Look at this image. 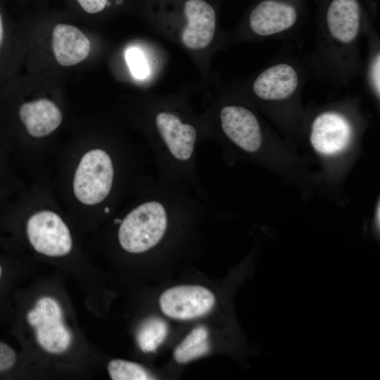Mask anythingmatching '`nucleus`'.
<instances>
[{
  "label": "nucleus",
  "mask_w": 380,
  "mask_h": 380,
  "mask_svg": "<svg viewBox=\"0 0 380 380\" xmlns=\"http://www.w3.org/2000/svg\"><path fill=\"white\" fill-rule=\"evenodd\" d=\"M111 149L94 148L81 158L75 172L72 188L81 203H106L115 191L118 179V160Z\"/></svg>",
  "instance_id": "obj_1"
},
{
  "label": "nucleus",
  "mask_w": 380,
  "mask_h": 380,
  "mask_svg": "<svg viewBox=\"0 0 380 380\" xmlns=\"http://www.w3.org/2000/svg\"><path fill=\"white\" fill-rule=\"evenodd\" d=\"M26 232L31 246L43 255L61 257L72 250L70 229L53 211L42 210L32 214L27 222Z\"/></svg>",
  "instance_id": "obj_2"
},
{
  "label": "nucleus",
  "mask_w": 380,
  "mask_h": 380,
  "mask_svg": "<svg viewBox=\"0 0 380 380\" xmlns=\"http://www.w3.org/2000/svg\"><path fill=\"white\" fill-rule=\"evenodd\" d=\"M27 319L34 329L37 341L43 349L58 354L68 348L71 333L63 322L61 308L55 299L40 298L28 312Z\"/></svg>",
  "instance_id": "obj_3"
},
{
  "label": "nucleus",
  "mask_w": 380,
  "mask_h": 380,
  "mask_svg": "<svg viewBox=\"0 0 380 380\" xmlns=\"http://www.w3.org/2000/svg\"><path fill=\"white\" fill-rule=\"evenodd\" d=\"M215 296L208 289L198 285H181L165 290L159 305L166 316L188 320L203 316L214 307Z\"/></svg>",
  "instance_id": "obj_4"
},
{
  "label": "nucleus",
  "mask_w": 380,
  "mask_h": 380,
  "mask_svg": "<svg viewBox=\"0 0 380 380\" xmlns=\"http://www.w3.org/2000/svg\"><path fill=\"white\" fill-rule=\"evenodd\" d=\"M219 119L223 135L237 150L246 154L260 150L262 142L260 126L249 109L227 105L220 110Z\"/></svg>",
  "instance_id": "obj_5"
},
{
  "label": "nucleus",
  "mask_w": 380,
  "mask_h": 380,
  "mask_svg": "<svg viewBox=\"0 0 380 380\" xmlns=\"http://www.w3.org/2000/svg\"><path fill=\"white\" fill-rule=\"evenodd\" d=\"M351 127L341 115L327 112L319 115L312 125L310 142L314 149L322 155H334L348 146Z\"/></svg>",
  "instance_id": "obj_6"
},
{
  "label": "nucleus",
  "mask_w": 380,
  "mask_h": 380,
  "mask_svg": "<svg viewBox=\"0 0 380 380\" xmlns=\"http://www.w3.org/2000/svg\"><path fill=\"white\" fill-rule=\"evenodd\" d=\"M187 25L182 33L183 43L189 49H201L212 41L216 16L213 8L203 0H188L184 5Z\"/></svg>",
  "instance_id": "obj_7"
},
{
  "label": "nucleus",
  "mask_w": 380,
  "mask_h": 380,
  "mask_svg": "<svg viewBox=\"0 0 380 380\" xmlns=\"http://www.w3.org/2000/svg\"><path fill=\"white\" fill-rule=\"evenodd\" d=\"M297 11L292 5L277 0H265L251 12L250 26L260 36L272 35L292 27Z\"/></svg>",
  "instance_id": "obj_8"
},
{
  "label": "nucleus",
  "mask_w": 380,
  "mask_h": 380,
  "mask_svg": "<svg viewBox=\"0 0 380 380\" xmlns=\"http://www.w3.org/2000/svg\"><path fill=\"white\" fill-rule=\"evenodd\" d=\"M298 77L290 65L281 63L262 72L253 83L255 94L264 100H282L289 97L297 89Z\"/></svg>",
  "instance_id": "obj_9"
},
{
  "label": "nucleus",
  "mask_w": 380,
  "mask_h": 380,
  "mask_svg": "<svg viewBox=\"0 0 380 380\" xmlns=\"http://www.w3.org/2000/svg\"><path fill=\"white\" fill-rule=\"evenodd\" d=\"M20 121L33 137H44L56 129L61 123L62 113L50 100L40 99L23 103L19 108Z\"/></svg>",
  "instance_id": "obj_10"
},
{
  "label": "nucleus",
  "mask_w": 380,
  "mask_h": 380,
  "mask_svg": "<svg viewBox=\"0 0 380 380\" xmlns=\"http://www.w3.org/2000/svg\"><path fill=\"white\" fill-rule=\"evenodd\" d=\"M52 46L56 61L64 66L80 63L90 51L89 39L80 30L67 24H58L54 27Z\"/></svg>",
  "instance_id": "obj_11"
},
{
  "label": "nucleus",
  "mask_w": 380,
  "mask_h": 380,
  "mask_svg": "<svg viewBox=\"0 0 380 380\" xmlns=\"http://www.w3.org/2000/svg\"><path fill=\"white\" fill-rule=\"evenodd\" d=\"M328 28L332 37L343 42L353 41L360 30V10L357 0H332L327 13Z\"/></svg>",
  "instance_id": "obj_12"
},
{
  "label": "nucleus",
  "mask_w": 380,
  "mask_h": 380,
  "mask_svg": "<svg viewBox=\"0 0 380 380\" xmlns=\"http://www.w3.org/2000/svg\"><path fill=\"white\" fill-rule=\"evenodd\" d=\"M208 338L205 327H195L175 349V360L179 363H186L207 354L210 350Z\"/></svg>",
  "instance_id": "obj_13"
},
{
  "label": "nucleus",
  "mask_w": 380,
  "mask_h": 380,
  "mask_svg": "<svg viewBox=\"0 0 380 380\" xmlns=\"http://www.w3.org/2000/svg\"><path fill=\"white\" fill-rule=\"evenodd\" d=\"M166 322L159 317H149L140 327L137 333V343L144 353L155 351L164 341L167 334Z\"/></svg>",
  "instance_id": "obj_14"
},
{
  "label": "nucleus",
  "mask_w": 380,
  "mask_h": 380,
  "mask_svg": "<svg viewBox=\"0 0 380 380\" xmlns=\"http://www.w3.org/2000/svg\"><path fill=\"white\" fill-rule=\"evenodd\" d=\"M108 372L113 380H148L154 379L142 365L124 360L115 359L108 364Z\"/></svg>",
  "instance_id": "obj_15"
},
{
  "label": "nucleus",
  "mask_w": 380,
  "mask_h": 380,
  "mask_svg": "<svg viewBox=\"0 0 380 380\" xmlns=\"http://www.w3.org/2000/svg\"><path fill=\"white\" fill-rule=\"evenodd\" d=\"M126 62L134 77L138 79L146 77L149 69L143 52L136 48L131 47L125 52Z\"/></svg>",
  "instance_id": "obj_16"
},
{
  "label": "nucleus",
  "mask_w": 380,
  "mask_h": 380,
  "mask_svg": "<svg viewBox=\"0 0 380 380\" xmlns=\"http://www.w3.org/2000/svg\"><path fill=\"white\" fill-rule=\"evenodd\" d=\"M15 362V350L6 343L0 342V372L10 369Z\"/></svg>",
  "instance_id": "obj_17"
},
{
  "label": "nucleus",
  "mask_w": 380,
  "mask_h": 380,
  "mask_svg": "<svg viewBox=\"0 0 380 380\" xmlns=\"http://www.w3.org/2000/svg\"><path fill=\"white\" fill-rule=\"evenodd\" d=\"M81 7L89 13H95L102 11L108 0H77Z\"/></svg>",
  "instance_id": "obj_18"
},
{
  "label": "nucleus",
  "mask_w": 380,
  "mask_h": 380,
  "mask_svg": "<svg viewBox=\"0 0 380 380\" xmlns=\"http://www.w3.org/2000/svg\"><path fill=\"white\" fill-rule=\"evenodd\" d=\"M380 58H379V54L376 58L373 66H372V82L373 84L375 87V89L378 94H379V89H380V80H379V72H380Z\"/></svg>",
  "instance_id": "obj_19"
},
{
  "label": "nucleus",
  "mask_w": 380,
  "mask_h": 380,
  "mask_svg": "<svg viewBox=\"0 0 380 380\" xmlns=\"http://www.w3.org/2000/svg\"><path fill=\"white\" fill-rule=\"evenodd\" d=\"M6 39V27L2 13L0 11V52L3 49Z\"/></svg>",
  "instance_id": "obj_20"
},
{
  "label": "nucleus",
  "mask_w": 380,
  "mask_h": 380,
  "mask_svg": "<svg viewBox=\"0 0 380 380\" xmlns=\"http://www.w3.org/2000/svg\"><path fill=\"white\" fill-rule=\"evenodd\" d=\"M379 203L378 204V208H376V215H375V224H376V229H378V230H379V224H380V222H379V214H380V211H379Z\"/></svg>",
  "instance_id": "obj_21"
},
{
  "label": "nucleus",
  "mask_w": 380,
  "mask_h": 380,
  "mask_svg": "<svg viewBox=\"0 0 380 380\" xmlns=\"http://www.w3.org/2000/svg\"><path fill=\"white\" fill-rule=\"evenodd\" d=\"M1 274H2V268L0 265V278H1Z\"/></svg>",
  "instance_id": "obj_22"
}]
</instances>
